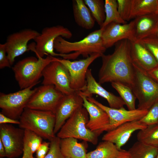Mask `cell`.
<instances>
[{
    "mask_svg": "<svg viewBox=\"0 0 158 158\" xmlns=\"http://www.w3.org/2000/svg\"><path fill=\"white\" fill-rule=\"evenodd\" d=\"M114 52L102 56V65L98 74L100 84L118 82L133 85L134 70L130 54V42L123 40L115 44Z\"/></svg>",
    "mask_w": 158,
    "mask_h": 158,
    "instance_id": "6da1fadb",
    "label": "cell"
},
{
    "mask_svg": "<svg viewBox=\"0 0 158 158\" xmlns=\"http://www.w3.org/2000/svg\"><path fill=\"white\" fill-rule=\"evenodd\" d=\"M103 29L100 28L92 31L82 40L75 42H69L61 36L58 37L54 42V50L60 54L72 53L74 59L80 55L85 58L94 54L102 56L107 49L102 39Z\"/></svg>",
    "mask_w": 158,
    "mask_h": 158,
    "instance_id": "7a4b0ae2",
    "label": "cell"
},
{
    "mask_svg": "<svg viewBox=\"0 0 158 158\" xmlns=\"http://www.w3.org/2000/svg\"><path fill=\"white\" fill-rule=\"evenodd\" d=\"M19 127L50 141L54 138L56 117L52 112L25 108L19 118Z\"/></svg>",
    "mask_w": 158,
    "mask_h": 158,
    "instance_id": "3957f363",
    "label": "cell"
},
{
    "mask_svg": "<svg viewBox=\"0 0 158 158\" xmlns=\"http://www.w3.org/2000/svg\"><path fill=\"white\" fill-rule=\"evenodd\" d=\"M54 61L53 56L47 55L45 58L28 57L17 62L12 69L20 89L39 83L44 69Z\"/></svg>",
    "mask_w": 158,
    "mask_h": 158,
    "instance_id": "277c9868",
    "label": "cell"
},
{
    "mask_svg": "<svg viewBox=\"0 0 158 158\" xmlns=\"http://www.w3.org/2000/svg\"><path fill=\"white\" fill-rule=\"evenodd\" d=\"M88 115L83 107L78 108L66 120L57 133L56 136L60 139L74 138L96 145L98 136L87 127Z\"/></svg>",
    "mask_w": 158,
    "mask_h": 158,
    "instance_id": "5b68a950",
    "label": "cell"
},
{
    "mask_svg": "<svg viewBox=\"0 0 158 158\" xmlns=\"http://www.w3.org/2000/svg\"><path fill=\"white\" fill-rule=\"evenodd\" d=\"M133 65L134 78L131 88L138 101L137 109L148 110L158 101V83L152 79L146 71Z\"/></svg>",
    "mask_w": 158,
    "mask_h": 158,
    "instance_id": "8992f818",
    "label": "cell"
},
{
    "mask_svg": "<svg viewBox=\"0 0 158 158\" xmlns=\"http://www.w3.org/2000/svg\"><path fill=\"white\" fill-rule=\"evenodd\" d=\"M72 34L68 28L57 25L46 27L42 30L41 33L34 40V46L29 47L36 54L37 58H43L45 55L53 57L59 56V54L54 51V44L56 39L61 36L65 39H70Z\"/></svg>",
    "mask_w": 158,
    "mask_h": 158,
    "instance_id": "52a82bcc",
    "label": "cell"
},
{
    "mask_svg": "<svg viewBox=\"0 0 158 158\" xmlns=\"http://www.w3.org/2000/svg\"><path fill=\"white\" fill-rule=\"evenodd\" d=\"M35 85L13 93L8 94L1 93V113L12 119H19L30 99L37 89V87L32 89Z\"/></svg>",
    "mask_w": 158,
    "mask_h": 158,
    "instance_id": "ba28073f",
    "label": "cell"
},
{
    "mask_svg": "<svg viewBox=\"0 0 158 158\" xmlns=\"http://www.w3.org/2000/svg\"><path fill=\"white\" fill-rule=\"evenodd\" d=\"M99 54H94L84 59L71 61L53 57L54 60L62 64L67 69L70 77V87L75 91H82L87 84L86 75L88 68L97 59L101 57Z\"/></svg>",
    "mask_w": 158,
    "mask_h": 158,
    "instance_id": "9c48e42d",
    "label": "cell"
},
{
    "mask_svg": "<svg viewBox=\"0 0 158 158\" xmlns=\"http://www.w3.org/2000/svg\"><path fill=\"white\" fill-rule=\"evenodd\" d=\"M42 85H54L64 95L75 91L70 87V77L68 70L58 61L54 60L48 64L42 72Z\"/></svg>",
    "mask_w": 158,
    "mask_h": 158,
    "instance_id": "30bf717a",
    "label": "cell"
},
{
    "mask_svg": "<svg viewBox=\"0 0 158 158\" xmlns=\"http://www.w3.org/2000/svg\"><path fill=\"white\" fill-rule=\"evenodd\" d=\"M64 95L54 85H43L37 87L26 107L51 111L54 114L58 104Z\"/></svg>",
    "mask_w": 158,
    "mask_h": 158,
    "instance_id": "8fae6325",
    "label": "cell"
},
{
    "mask_svg": "<svg viewBox=\"0 0 158 158\" xmlns=\"http://www.w3.org/2000/svg\"><path fill=\"white\" fill-rule=\"evenodd\" d=\"M25 130L11 124H0V140L5 149L6 157L15 158L23 153Z\"/></svg>",
    "mask_w": 158,
    "mask_h": 158,
    "instance_id": "7c38bea8",
    "label": "cell"
},
{
    "mask_svg": "<svg viewBox=\"0 0 158 158\" xmlns=\"http://www.w3.org/2000/svg\"><path fill=\"white\" fill-rule=\"evenodd\" d=\"M87 98L89 101L101 108L109 117V123L103 129V132L113 130L127 122L139 120L146 114L148 110L138 109L127 110L124 107L118 109L113 108L103 104L92 97Z\"/></svg>",
    "mask_w": 158,
    "mask_h": 158,
    "instance_id": "4fadbf2b",
    "label": "cell"
},
{
    "mask_svg": "<svg viewBox=\"0 0 158 158\" xmlns=\"http://www.w3.org/2000/svg\"><path fill=\"white\" fill-rule=\"evenodd\" d=\"M40 33L30 28L22 30L9 35L6 42L7 54L12 66L16 57L30 50L28 43L34 40Z\"/></svg>",
    "mask_w": 158,
    "mask_h": 158,
    "instance_id": "5bb4252c",
    "label": "cell"
},
{
    "mask_svg": "<svg viewBox=\"0 0 158 158\" xmlns=\"http://www.w3.org/2000/svg\"><path fill=\"white\" fill-rule=\"evenodd\" d=\"M102 39L106 49L123 40H128L130 42L136 41L135 19L125 24L115 22L110 23L104 28Z\"/></svg>",
    "mask_w": 158,
    "mask_h": 158,
    "instance_id": "9a60e30c",
    "label": "cell"
},
{
    "mask_svg": "<svg viewBox=\"0 0 158 158\" xmlns=\"http://www.w3.org/2000/svg\"><path fill=\"white\" fill-rule=\"evenodd\" d=\"M83 100L79 91L64 95L55 110L56 121L54 132L57 134L66 120L78 109L83 107Z\"/></svg>",
    "mask_w": 158,
    "mask_h": 158,
    "instance_id": "2e32d148",
    "label": "cell"
},
{
    "mask_svg": "<svg viewBox=\"0 0 158 158\" xmlns=\"http://www.w3.org/2000/svg\"><path fill=\"white\" fill-rule=\"evenodd\" d=\"M86 80V87L83 90L79 91L80 95L88 98L92 97L93 94H96L106 99L110 107L117 109L124 107L126 104L120 97L115 95L102 87L96 81L90 69H88L87 71Z\"/></svg>",
    "mask_w": 158,
    "mask_h": 158,
    "instance_id": "e0dca14e",
    "label": "cell"
},
{
    "mask_svg": "<svg viewBox=\"0 0 158 158\" xmlns=\"http://www.w3.org/2000/svg\"><path fill=\"white\" fill-rule=\"evenodd\" d=\"M146 127L142 124L139 120L127 122L107 132L102 137V140L112 142L121 150L122 147L127 142L134 132Z\"/></svg>",
    "mask_w": 158,
    "mask_h": 158,
    "instance_id": "ac0fdd59",
    "label": "cell"
},
{
    "mask_svg": "<svg viewBox=\"0 0 158 158\" xmlns=\"http://www.w3.org/2000/svg\"><path fill=\"white\" fill-rule=\"evenodd\" d=\"M80 95L83 100V107L86 109L89 116L87 127L99 136L109 124V117L101 108L89 101L86 97Z\"/></svg>",
    "mask_w": 158,
    "mask_h": 158,
    "instance_id": "d6986e66",
    "label": "cell"
},
{
    "mask_svg": "<svg viewBox=\"0 0 158 158\" xmlns=\"http://www.w3.org/2000/svg\"><path fill=\"white\" fill-rule=\"evenodd\" d=\"M130 54L133 64L147 72L158 66L152 54L139 41L130 42Z\"/></svg>",
    "mask_w": 158,
    "mask_h": 158,
    "instance_id": "ffe728a7",
    "label": "cell"
},
{
    "mask_svg": "<svg viewBox=\"0 0 158 158\" xmlns=\"http://www.w3.org/2000/svg\"><path fill=\"white\" fill-rule=\"evenodd\" d=\"M135 20V38L140 41L155 35L158 28V14H151L139 16Z\"/></svg>",
    "mask_w": 158,
    "mask_h": 158,
    "instance_id": "44dd1931",
    "label": "cell"
},
{
    "mask_svg": "<svg viewBox=\"0 0 158 158\" xmlns=\"http://www.w3.org/2000/svg\"><path fill=\"white\" fill-rule=\"evenodd\" d=\"M73 9L75 20L78 25L86 30L93 28L95 20L84 0H73Z\"/></svg>",
    "mask_w": 158,
    "mask_h": 158,
    "instance_id": "7402d4cb",
    "label": "cell"
},
{
    "mask_svg": "<svg viewBox=\"0 0 158 158\" xmlns=\"http://www.w3.org/2000/svg\"><path fill=\"white\" fill-rule=\"evenodd\" d=\"M60 148L65 157L87 158L86 149L84 145L73 138L61 139Z\"/></svg>",
    "mask_w": 158,
    "mask_h": 158,
    "instance_id": "603a6c76",
    "label": "cell"
},
{
    "mask_svg": "<svg viewBox=\"0 0 158 158\" xmlns=\"http://www.w3.org/2000/svg\"><path fill=\"white\" fill-rule=\"evenodd\" d=\"M121 150H119L112 142L103 141L99 143L95 150L87 153V158H115Z\"/></svg>",
    "mask_w": 158,
    "mask_h": 158,
    "instance_id": "cb8c5ba5",
    "label": "cell"
},
{
    "mask_svg": "<svg viewBox=\"0 0 158 158\" xmlns=\"http://www.w3.org/2000/svg\"><path fill=\"white\" fill-rule=\"evenodd\" d=\"M158 8V0H133L131 18L155 13Z\"/></svg>",
    "mask_w": 158,
    "mask_h": 158,
    "instance_id": "d4e9b609",
    "label": "cell"
},
{
    "mask_svg": "<svg viewBox=\"0 0 158 158\" xmlns=\"http://www.w3.org/2000/svg\"><path fill=\"white\" fill-rule=\"evenodd\" d=\"M111 85L118 92L128 110H132L136 109L135 103L136 98L130 87L118 82L111 83Z\"/></svg>",
    "mask_w": 158,
    "mask_h": 158,
    "instance_id": "484cf974",
    "label": "cell"
},
{
    "mask_svg": "<svg viewBox=\"0 0 158 158\" xmlns=\"http://www.w3.org/2000/svg\"><path fill=\"white\" fill-rule=\"evenodd\" d=\"M158 148L138 141L128 150L132 158H155Z\"/></svg>",
    "mask_w": 158,
    "mask_h": 158,
    "instance_id": "4316f807",
    "label": "cell"
},
{
    "mask_svg": "<svg viewBox=\"0 0 158 158\" xmlns=\"http://www.w3.org/2000/svg\"><path fill=\"white\" fill-rule=\"evenodd\" d=\"M104 8L105 18L102 27L104 28L110 23L115 22L125 24L126 22L121 17L118 9V4L116 0H105Z\"/></svg>",
    "mask_w": 158,
    "mask_h": 158,
    "instance_id": "83f0119b",
    "label": "cell"
},
{
    "mask_svg": "<svg viewBox=\"0 0 158 158\" xmlns=\"http://www.w3.org/2000/svg\"><path fill=\"white\" fill-rule=\"evenodd\" d=\"M137 137L139 141L158 148V124L147 126L139 130Z\"/></svg>",
    "mask_w": 158,
    "mask_h": 158,
    "instance_id": "f1b7e54d",
    "label": "cell"
},
{
    "mask_svg": "<svg viewBox=\"0 0 158 158\" xmlns=\"http://www.w3.org/2000/svg\"><path fill=\"white\" fill-rule=\"evenodd\" d=\"M95 21L101 28L105 18L104 1L102 0H84Z\"/></svg>",
    "mask_w": 158,
    "mask_h": 158,
    "instance_id": "f546056e",
    "label": "cell"
},
{
    "mask_svg": "<svg viewBox=\"0 0 158 158\" xmlns=\"http://www.w3.org/2000/svg\"><path fill=\"white\" fill-rule=\"evenodd\" d=\"M139 121L142 124L147 126L158 124V101L154 104L146 114Z\"/></svg>",
    "mask_w": 158,
    "mask_h": 158,
    "instance_id": "4dcf8cb0",
    "label": "cell"
},
{
    "mask_svg": "<svg viewBox=\"0 0 158 158\" xmlns=\"http://www.w3.org/2000/svg\"><path fill=\"white\" fill-rule=\"evenodd\" d=\"M118 9L123 20L129 21L131 18L133 0H117Z\"/></svg>",
    "mask_w": 158,
    "mask_h": 158,
    "instance_id": "1f68e13d",
    "label": "cell"
},
{
    "mask_svg": "<svg viewBox=\"0 0 158 158\" xmlns=\"http://www.w3.org/2000/svg\"><path fill=\"white\" fill-rule=\"evenodd\" d=\"M60 140L56 136L50 141L49 149L44 158H66L61 150Z\"/></svg>",
    "mask_w": 158,
    "mask_h": 158,
    "instance_id": "d6a6232c",
    "label": "cell"
},
{
    "mask_svg": "<svg viewBox=\"0 0 158 158\" xmlns=\"http://www.w3.org/2000/svg\"><path fill=\"white\" fill-rule=\"evenodd\" d=\"M24 130V138L27 140L33 154L36 152L42 143V138L32 131Z\"/></svg>",
    "mask_w": 158,
    "mask_h": 158,
    "instance_id": "836d02e7",
    "label": "cell"
},
{
    "mask_svg": "<svg viewBox=\"0 0 158 158\" xmlns=\"http://www.w3.org/2000/svg\"><path fill=\"white\" fill-rule=\"evenodd\" d=\"M139 41L150 51L158 63V38L154 35Z\"/></svg>",
    "mask_w": 158,
    "mask_h": 158,
    "instance_id": "e575fe53",
    "label": "cell"
},
{
    "mask_svg": "<svg viewBox=\"0 0 158 158\" xmlns=\"http://www.w3.org/2000/svg\"><path fill=\"white\" fill-rule=\"evenodd\" d=\"M11 65L7 56L5 44H0V68L11 67Z\"/></svg>",
    "mask_w": 158,
    "mask_h": 158,
    "instance_id": "d590c367",
    "label": "cell"
},
{
    "mask_svg": "<svg viewBox=\"0 0 158 158\" xmlns=\"http://www.w3.org/2000/svg\"><path fill=\"white\" fill-rule=\"evenodd\" d=\"M50 146V142H42L36 151L37 158H44L48 153Z\"/></svg>",
    "mask_w": 158,
    "mask_h": 158,
    "instance_id": "8d00e7d4",
    "label": "cell"
},
{
    "mask_svg": "<svg viewBox=\"0 0 158 158\" xmlns=\"http://www.w3.org/2000/svg\"><path fill=\"white\" fill-rule=\"evenodd\" d=\"M20 123L19 120L12 119L6 116L1 112L0 113V124H15L19 125Z\"/></svg>",
    "mask_w": 158,
    "mask_h": 158,
    "instance_id": "74e56055",
    "label": "cell"
},
{
    "mask_svg": "<svg viewBox=\"0 0 158 158\" xmlns=\"http://www.w3.org/2000/svg\"><path fill=\"white\" fill-rule=\"evenodd\" d=\"M33 154L27 140L24 138V147L22 158H32Z\"/></svg>",
    "mask_w": 158,
    "mask_h": 158,
    "instance_id": "f35d334b",
    "label": "cell"
},
{
    "mask_svg": "<svg viewBox=\"0 0 158 158\" xmlns=\"http://www.w3.org/2000/svg\"><path fill=\"white\" fill-rule=\"evenodd\" d=\"M147 73L152 79L158 83V66Z\"/></svg>",
    "mask_w": 158,
    "mask_h": 158,
    "instance_id": "ab89813d",
    "label": "cell"
},
{
    "mask_svg": "<svg viewBox=\"0 0 158 158\" xmlns=\"http://www.w3.org/2000/svg\"><path fill=\"white\" fill-rule=\"evenodd\" d=\"M115 158H132L128 151L122 149L120 154Z\"/></svg>",
    "mask_w": 158,
    "mask_h": 158,
    "instance_id": "60d3db41",
    "label": "cell"
},
{
    "mask_svg": "<svg viewBox=\"0 0 158 158\" xmlns=\"http://www.w3.org/2000/svg\"><path fill=\"white\" fill-rule=\"evenodd\" d=\"M5 157H6L5 149L2 142L0 140V157L3 158Z\"/></svg>",
    "mask_w": 158,
    "mask_h": 158,
    "instance_id": "b9f144b4",
    "label": "cell"
},
{
    "mask_svg": "<svg viewBox=\"0 0 158 158\" xmlns=\"http://www.w3.org/2000/svg\"><path fill=\"white\" fill-rule=\"evenodd\" d=\"M155 36L158 38V28L157 29V31L156 32Z\"/></svg>",
    "mask_w": 158,
    "mask_h": 158,
    "instance_id": "7bdbcfd3",
    "label": "cell"
},
{
    "mask_svg": "<svg viewBox=\"0 0 158 158\" xmlns=\"http://www.w3.org/2000/svg\"><path fill=\"white\" fill-rule=\"evenodd\" d=\"M155 158H158V152H157V154Z\"/></svg>",
    "mask_w": 158,
    "mask_h": 158,
    "instance_id": "ee69618b",
    "label": "cell"
},
{
    "mask_svg": "<svg viewBox=\"0 0 158 158\" xmlns=\"http://www.w3.org/2000/svg\"><path fill=\"white\" fill-rule=\"evenodd\" d=\"M155 13H157V14H158V8L157 11H156Z\"/></svg>",
    "mask_w": 158,
    "mask_h": 158,
    "instance_id": "f6af8a7d",
    "label": "cell"
},
{
    "mask_svg": "<svg viewBox=\"0 0 158 158\" xmlns=\"http://www.w3.org/2000/svg\"><path fill=\"white\" fill-rule=\"evenodd\" d=\"M66 158H68V157H66Z\"/></svg>",
    "mask_w": 158,
    "mask_h": 158,
    "instance_id": "bcb514c9",
    "label": "cell"
},
{
    "mask_svg": "<svg viewBox=\"0 0 158 158\" xmlns=\"http://www.w3.org/2000/svg\"><path fill=\"white\" fill-rule=\"evenodd\" d=\"M32 158H35L34 157H32Z\"/></svg>",
    "mask_w": 158,
    "mask_h": 158,
    "instance_id": "7dc6e473",
    "label": "cell"
}]
</instances>
